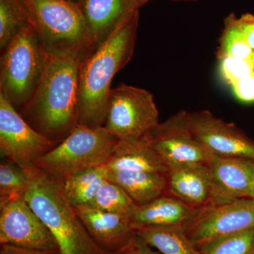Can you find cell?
Instances as JSON below:
<instances>
[{"label":"cell","mask_w":254,"mask_h":254,"mask_svg":"<svg viewBox=\"0 0 254 254\" xmlns=\"http://www.w3.org/2000/svg\"><path fill=\"white\" fill-rule=\"evenodd\" d=\"M139 10L122 23L94 53L80 64L78 124L103 126L114 76L133 57Z\"/></svg>","instance_id":"1"},{"label":"cell","mask_w":254,"mask_h":254,"mask_svg":"<svg viewBox=\"0 0 254 254\" xmlns=\"http://www.w3.org/2000/svg\"><path fill=\"white\" fill-rule=\"evenodd\" d=\"M80 63L50 58L31 100L20 115L36 131L58 145L78 125Z\"/></svg>","instance_id":"2"},{"label":"cell","mask_w":254,"mask_h":254,"mask_svg":"<svg viewBox=\"0 0 254 254\" xmlns=\"http://www.w3.org/2000/svg\"><path fill=\"white\" fill-rule=\"evenodd\" d=\"M30 23L50 58L82 63L95 50L79 5L70 0H23Z\"/></svg>","instance_id":"3"},{"label":"cell","mask_w":254,"mask_h":254,"mask_svg":"<svg viewBox=\"0 0 254 254\" xmlns=\"http://www.w3.org/2000/svg\"><path fill=\"white\" fill-rule=\"evenodd\" d=\"M23 197L55 237L60 254H108L87 232L65 194L62 180L35 166Z\"/></svg>","instance_id":"4"},{"label":"cell","mask_w":254,"mask_h":254,"mask_svg":"<svg viewBox=\"0 0 254 254\" xmlns=\"http://www.w3.org/2000/svg\"><path fill=\"white\" fill-rule=\"evenodd\" d=\"M1 52L0 95L20 113L36 92L49 57L31 23Z\"/></svg>","instance_id":"5"},{"label":"cell","mask_w":254,"mask_h":254,"mask_svg":"<svg viewBox=\"0 0 254 254\" xmlns=\"http://www.w3.org/2000/svg\"><path fill=\"white\" fill-rule=\"evenodd\" d=\"M119 139L104 127L78 125L64 140L35 162L42 172L64 181L88 169L106 165Z\"/></svg>","instance_id":"6"},{"label":"cell","mask_w":254,"mask_h":254,"mask_svg":"<svg viewBox=\"0 0 254 254\" xmlns=\"http://www.w3.org/2000/svg\"><path fill=\"white\" fill-rule=\"evenodd\" d=\"M154 97L136 86L120 84L110 92L103 127L119 140L143 138L158 125Z\"/></svg>","instance_id":"7"},{"label":"cell","mask_w":254,"mask_h":254,"mask_svg":"<svg viewBox=\"0 0 254 254\" xmlns=\"http://www.w3.org/2000/svg\"><path fill=\"white\" fill-rule=\"evenodd\" d=\"M56 146L32 128L3 95H0V151L21 168L31 170L35 162Z\"/></svg>","instance_id":"8"},{"label":"cell","mask_w":254,"mask_h":254,"mask_svg":"<svg viewBox=\"0 0 254 254\" xmlns=\"http://www.w3.org/2000/svg\"><path fill=\"white\" fill-rule=\"evenodd\" d=\"M0 245L59 250L55 237L23 195L0 198Z\"/></svg>","instance_id":"9"},{"label":"cell","mask_w":254,"mask_h":254,"mask_svg":"<svg viewBox=\"0 0 254 254\" xmlns=\"http://www.w3.org/2000/svg\"><path fill=\"white\" fill-rule=\"evenodd\" d=\"M183 227L196 247L216 237L253 228L254 198L205 205Z\"/></svg>","instance_id":"10"},{"label":"cell","mask_w":254,"mask_h":254,"mask_svg":"<svg viewBox=\"0 0 254 254\" xmlns=\"http://www.w3.org/2000/svg\"><path fill=\"white\" fill-rule=\"evenodd\" d=\"M143 138L168 165L208 164L214 156L193 136L185 110H180L163 123H159Z\"/></svg>","instance_id":"11"},{"label":"cell","mask_w":254,"mask_h":254,"mask_svg":"<svg viewBox=\"0 0 254 254\" xmlns=\"http://www.w3.org/2000/svg\"><path fill=\"white\" fill-rule=\"evenodd\" d=\"M187 118L193 136L213 155L254 160V141L233 124L208 110L187 112Z\"/></svg>","instance_id":"12"},{"label":"cell","mask_w":254,"mask_h":254,"mask_svg":"<svg viewBox=\"0 0 254 254\" xmlns=\"http://www.w3.org/2000/svg\"><path fill=\"white\" fill-rule=\"evenodd\" d=\"M208 165L211 172L212 187L207 205L250 198L253 160L214 155Z\"/></svg>","instance_id":"13"},{"label":"cell","mask_w":254,"mask_h":254,"mask_svg":"<svg viewBox=\"0 0 254 254\" xmlns=\"http://www.w3.org/2000/svg\"><path fill=\"white\" fill-rule=\"evenodd\" d=\"M74 208L90 236L107 254L118 253L136 234V229L128 215L90 206Z\"/></svg>","instance_id":"14"},{"label":"cell","mask_w":254,"mask_h":254,"mask_svg":"<svg viewBox=\"0 0 254 254\" xmlns=\"http://www.w3.org/2000/svg\"><path fill=\"white\" fill-rule=\"evenodd\" d=\"M169 193L194 208L208 204L212 175L208 164L180 163L168 165Z\"/></svg>","instance_id":"15"},{"label":"cell","mask_w":254,"mask_h":254,"mask_svg":"<svg viewBox=\"0 0 254 254\" xmlns=\"http://www.w3.org/2000/svg\"><path fill=\"white\" fill-rule=\"evenodd\" d=\"M78 4L97 48L140 7L135 0H81Z\"/></svg>","instance_id":"16"},{"label":"cell","mask_w":254,"mask_h":254,"mask_svg":"<svg viewBox=\"0 0 254 254\" xmlns=\"http://www.w3.org/2000/svg\"><path fill=\"white\" fill-rule=\"evenodd\" d=\"M198 210L173 195L164 194L148 204L137 207L129 218L136 230L145 227L184 226Z\"/></svg>","instance_id":"17"},{"label":"cell","mask_w":254,"mask_h":254,"mask_svg":"<svg viewBox=\"0 0 254 254\" xmlns=\"http://www.w3.org/2000/svg\"><path fill=\"white\" fill-rule=\"evenodd\" d=\"M108 170L150 172L167 175L168 164L143 138L119 140L106 164Z\"/></svg>","instance_id":"18"},{"label":"cell","mask_w":254,"mask_h":254,"mask_svg":"<svg viewBox=\"0 0 254 254\" xmlns=\"http://www.w3.org/2000/svg\"><path fill=\"white\" fill-rule=\"evenodd\" d=\"M108 180L118 185L138 206L148 204L168 190L167 175L108 170Z\"/></svg>","instance_id":"19"},{"label":"cell","mask_w":254,"mask_h":254,"mask_svg":"<svg viewBox=\"0 0 254 254\" xmlns=\"http://www.w3.org/2000/svg\"><path fill=\"white\" fill-rule=\"evenodd\" d=\"M106 165L83 170L67 177L63 188L73 208L88 206L94 200L100 187L108 180Z\"/></svg>","instance_id":"20"},{"label":"cell","mask_w":254,"mask_h":254,"mask_svg":"<svg viewBox=\"0 0 254 254\" xmlns=\"http://www.w3.org/2000/svg\"><path fill=\"white\" fill-rule=\"evenodd\" d=\"M136 233L162 254H200L183 226L145 227Z\"/></svg>","instance_id":"21"},{"label":"cell","mask_w":254,"mask_h":254,"mask_svg":"<svg viewBox=\"0 0 254 254\" xmlns=\"http://www.w3.org/2000/svg\"><path fill=\"white\" fill-rule=\"evenodd\" d=\"M29 24V14L23 0H0L1 51Z\"/></svg>","instance_id":"22"},{"label":"cell","mask_w":254,"mask_h":254,"mask_svg":"<svg viewBox=\"0 0 254 254\" xmlns=\"http://www.w3.org/2000/svg\"><path fill=\"white\" fill-rule=\"evenodd\" d=\"M197 247L200 254H254V227L216 237Z\"/></svg>","instance_id":"23"},{"label":"cell","mask_w":254,"mask_h":254,"mask_svg":"<svg viewBox=\"0 0 254 254\" xmlns=\"http://www.w3.org/2000/svg\"><path fill=\"white\" fill-rule=\"evenodd\" d=\"M88 206L129 216L138 205L121 187L108 180L100 187L94 200Z\"/></svg>","instance_id":"24"},{"label":"cell","mask_w":254,"mask_h":254,"mask_svg":"<svg viewBox=\"0 0 254 254\" xmlns=\"http://www.w3.org/2000/svg\"><path fill=\"white\" fill-rule=\"evenodd\" d=\"M237 17L236 15L231 14L225 19L218 48L219 59L229 57L250 60L253 54V50L249 46L237 23Z\"/></svg>","instance_id":"25"},{"label":"cell","mask_w":254,"mask_h":254,"mask_svg":"<svg viewBox=\"0 0 254 254\" xmlns=\"http://www.w3.org/2000/svg\"><path fill=\"white\" fill-rule=\"evenodd\" d=\"M32 169L26 170L4 158L0 164V198L23 195L31 180Z\"/></svg>","instance_id":"26"},{"label":"cell","mask_w":254,"mask_h":254,"mask_svg":"<svg viewBox=\"0 0 254 254\" xmlns=\"http://www.w3.org/2000/svg\"><path fill=\"white\" fill-rule=\"evenodd\" d=\"M219 61L220 76L230 86L233 82L254 71L250 60L226 57L220 58Z\"/></svg>","instance_id":"27"},{"label":"cell","mask_w":254,"mask_h":254,"mask_svg":"<svg viewBox=\"0 0 254 254\" xmlns=\"http://www.w3.org/2000/svg\"><path fill=\"white\" fill-rule=\"evenodd\" d=\"M230 87L237 100L245 103H254V71L233 82Z\"/></svg>","instance_id":"28"},{"label":"cell","mask_w":254,"mask_h":254,"mask_svg":"<svg viewBox=\"0 0 254 254\" xmlns=\"http://www.w3.org/2000/svg\"><path fill=\"white\" fill-rule=\"evenodd\" d=\"M146 243L138 234H135L128 244L120 252L115 254H162Z\"/></svg>","instance_id":"29"},{"label":"cell","mask_w":254,"mask_h":254,"mask_svg":"<svg viewBox=\"0 0 254 254\" xmlns=\"http://www.w3.org/2000/svg\"><path fill=\"white\" fill-rule=\"evenodd\" d=\"M237 21L246 41L254 51V15L242 14L240 17L237 16Z\"/></svg>","instance_id":"30"},{"label":"cell","mask_w":254,"mask_h":254,"mask_svg":"<svg viewBox=\"0 0 254 254\" xmlns=\"http://www.w3.org/2000/svg\"><path fill=\"white\" fill-rule=\"evenodd\" d=\"M0 254H60V250H41L19 246L1 245Z\"/></svg>","instance_id":"31"},{"label":"cell","mask_w":254,"mask_h":254,"mask_svg":"<svg viewBox=\"0 0 254 254\" xmlns=\"http://www.w3.org/2000/svg\"><path fill=\"white\" fill-rule=\"evenodd\" d=\"M250 198H254V160H253V174H252V186H251Z\"/></svg>","instance_id":"32"},{"label":"cell","mask_w":254,"mask_h":254,"mask_svg":"<svg viewBox=\"0 0 254 254\" xmlns=\"http://www.w3.org/2000/svg\"><path fill=\"white\" fill-rule=\"evenodd\" d=\"M135 1H136L138 6H141L142 5L146 4L147 2H148L149 1H151V0H135ZM173 1H197V0H173Z\"/></svg>","instance_id":"33"},{"label":"cell","mask_w":254,"mask_h":254,"mask_svg":"<svg viewBox=\"0 0 254 254\" xmlns=\"http://www.w3.org/2000/svg\"><path fill=\"white\" fill-rule=\"evenodd\" d=\"M251 63L252 64V66H253L254 69V51L253 52V54L252 55V58H251L250 60Z\"/></svg>","instance_id":"34"},{"label":"cell","mask_w":254,"mask_h":254,"mask_svg":"<svg viewBox=\"0 0 254 254\" xmlns=\"http://www.w3.org/2000/svg\"><path fill=\"white\" fill-rule=\"evenodd\" d=\"M70 1H73V2L77 3L78 4V3L81 0H70Z\"/></svg>","instance_id":"35"}]
</instances>
